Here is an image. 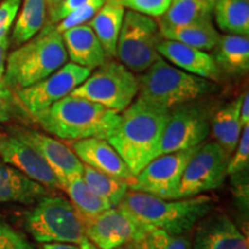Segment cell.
<instances>
[{
  "label": "cell",
  "instance_id": "cell-26",
  "mask_svg": "<svg viewBox=\"0 0 249 249\" xmlns=\"http://www.w3.org/2000/svg\"><path fill=\"white\" fill-rule=\"evenodd\" d=\"M48 18L46 0H23L22 8L17 15L9 44L15 49L36 36L44 27Z\"/></svg>",
  "mask_w": 249,
  "mask_h": 249
},
{
  "label": "cell",
  "instance_id": "cell-20",
  "mask_svg": "<svg viewBox=\"0 0 249 249\" xmlns=\"http://www.w3.org/2000/svg\"><path fill=\"white\" fill-rule=\"evenodd\" d=\"M49 189L0 158V203L34 204Z\"/></svg>",
  "mask_w": 249,
  "mask_h": 249
},
{
  "label": "cell",
  "instance_id": "cell-18",
  "mask_svg": "<svg viewBox=\"0 0 249 249\" xmlns=\"http://www.w3.org/2000/svg\"><path fill=\"white\" fill-rule=\"evenodd\" d=\"M157 51L160 57L172 62L174 66L179 67V70L193 75L213 82H218L222 77V73L218 70L213 55L208 54L205 51L164 38L158 43Z\"/></svg>",
  "mask_w": 249,
  "mask_h": 249
},
{
  "label": "cell",
  "instance_id": "cell-22",
  "mask_svg": "<svg viewBox=\"0 0 249 249\" xmlns=\"http://www.w3.org/2000/svg\"><path fill=\"white\" fill-rule=\"evenodd\" d=\"M241 96L220 107L210 120V133L214 142L231 156L238 144L244 127L240 124Z\"/></svg>",
  "mask_w": 249,
  "mask_h": 249
},
{
  "label": "cell",
  "instance_id": "cell-29",
  "mask_svg": "<svg viewBox=\"0 0 249 249\" xmlns=\"http://www.w3.org/2000/svg\"><path fill=\"white\" fill-rule=\"evenodd\" d=\"M70 196L71 203L75 208L82 219H88L97 216L103 211L110 209V205L102 200L89 188L82 176L74 177L68 180L62 187Z\"/></svg>",
  "mask_w": 249,
  "mask_h": 249
},
{
  "label": "cell",
  "instance_id": "cell-3",
  "mask_svg": "<svg viewBox=\"0 0 249 249\" xmlns=\"http://www.w3.org/2000/svg\"><path fill=\"white\" fill-rule=\"evenodd\" d=\"M214 200L208 195L179 200H164L145 193L129 191L118 207L144 225L172 235L189 233L213 209Z\"/></svg>",
  "mask_w": 249,
  "mask_h": 249
},
{
  "label": "cell",
  "instance_id": "cell-45",
  "mask_svg": "<svg viewBox=\"0 0 249 249\" xmlns=\"http://www.w3.org/2000/svg\"><path fill=\"white\" fill-rule=\"evenodd\" d=\"M105 4H113V5H121L123 6L124 0H104ZM124 7V6H123Z\"/></svg>",
  "mask_w": 249,
  "mask_h": 249
},
{
  "label": "cell",
  "instance_id": "cell-25",
  "mask_svg": "<svg viewBox=\"0 0 249 249\" xmlns=\"http://www.w3.org/2000/svg\"><path fill=\"white\" fill-rule=\"evenodd\" d=\"M160 31L164 39L182 43L205 52L213 50L220 38L219 33L213 27V21H203L179 27L160 28Z\"/></svg>",
  "mask_w": 249,
  "mask_h": 249
},
{
  "label": "cell",
  "instance_id": "cell-43",
  "mask_svg": "<svg viewBox=\"0 0 249 249\" xmlns=\"http://www.w3.org/2000/svg\"><path fill=\"white\" fill-rule=\"evenodd\" d=\"M62 1H64V0H46V6H48V14L51 13L52 11H54V9L57 8Z\"/></svg>",
  "mask_w": 249,
  "mask_h": 249
},
{
  "label": "cell",
  "instance_id": "cell-36",
  "mask_svg": "<svg viewBox=\"0 0 249 249\" xmlns=\"http://www.w3.org/2000/svg\"><path fill=\"white\" fill-rule=\"evenodd\" d=\"M88 0H64L54 11L49 13V24H55L62 18H65L68 14L81 7Z\"/></svg>",
  "mask_w": 249,
  "mask_h": 249
},
{
  "label": "cell",
  "instance_id": "cell-1",
  "mask_svg": "<svg viewBox=\"0 0 249 249\" xmlns=\"http://www.w3.org/2000/svg\"><path fill=\"white\" fill-rule=\"evenodd\" d=\"M171 110L138 98L120 114L107 141L126 161L134 176L158 157Z\"/></svg>",
  "mask_w": 249,
  "mask_h": 249
},
{
  "label": "cell",
  "instance_id": "cell-19",
  "mask_svg": "<svg viewBox=\"0 0 249 249\" xmlns=\"http://www.w3.org/2000/svg\"><path fill=\"white\" fill-rule=\"evenodd\" d=\"M61 36L68 58L73 64L93 71L107 60L97 36L88 24L71 28Z\"/></svg>",
  "mask_w": 249,
  "mask_h": 249
},
{
  "label": "cell",
  "instance_id": "cell-16",
  "mask_svg": "<svg viewBox=\"0 0 249 249\" xmlns=\"http://www.w3.org/2000/svg\"><path fill=\"white\" fill-rule=\"evenodd\" d=\"M71 150L83 165L108 176L116 177L129 183L134 182L135 176L116 149L103 139H85L71 143Z\"/></svg>",
  "mask_w": 249,
  "mask_h": 249
},
{
  "label": "cell",
  "instance_id": "cell-9",
  "mask_svg": "<svg viewBox=\"0 0 249 249\" xmlns=\"http://www.w3.org/2000/svg\"><path fill=\"white\" fill-rule=\"evenodd\" d=\"M200 145L156 157L136 174L129 189L164 200H178L183 171Z\"/></svg>",
  "mask_w": 249,
  "mask_h": 249
},
{
  "label": "cell",
  "instance_id": "cell-41",
  "mask_svg": "<svg viewBox=\"0 0 249 249\" xmlns=\"http://www.w3.org/2000/svg\"><path fill=\"white\" fill-rule=\"evenodd\" d=\"M15 230L12 229V227L5 222L4 218L0 216V241H2L6 238H8V236L13 234Z\"/></svg>",
  "mask_w": 249,
  "mask_h": 249
},
{
  "label": "cell",
  "instance_id": "cell-31",
  "mask_svg": "<svg viewBox=\"0 0 249 249\" xmlns=\"http://www.w3.org/2000/svg\"><path fill=\"white\" fill-rule=\"evenodd\" d=\"M104 0H88L86 4H83L74 12H71V14H68L66 18H62L58 23L53 24L55 30L62 34L64 31L71 29V28L87 24L93 18V15L104 6Z\"/></svg>",
  "mask_w": 249,
  "mask_h": 249
},
{
  "label": "cell",
  "instance_id": "cell-33",
  "mask_svg": "<svg viewBox=\"0 0 249 249\" xmlns=\"http://www.w3.org/2000/svg\"><path fill=\"white\" fill-rule=\"evenodd\" d=\"M27 114L13 90L6 86L0 87V124L8 123Z\"/></svg>",
  "mask_w": 249,
  "mask_h": 249
},
{
  "label": "cell",
  "instance_id": "cell-34",
  "mask_svg": "<svg viewBox=\"0 0 249 249\" xmlns=\"http://www.w3.org/2000/svg\"><path fill=\"white\" fill-rule=\"evenodd\" d=\"M171 1L172 0H124L123 6L147 17L160 18L169 8Z\"/></svg>",
  "mask_w": 249,
  "mask_h": 249
},
{
  "label": "cell",
  "instance_id": "cell-4",
  "mask_svg": "<svg viewBox=\"0 0 249 249\" xmlns=\"http://www.w3.org/2000/svg\"><path fill=\"white\" fill-rule=\"evenodd\" d=\"M67 60L61 34L53 24L48 23L36 36L7 55L4 82L17 92L46 79Z\"/></svg>",
  "mask_w": 249,
  "mask_h": 249
},
{
  "label": "cell",
  "instance_id": "cell-12",
  "mask_svg": "<svg viewBox=\"0 0 249 249\" xmlns=\"http://www.w3.org/2000/svg\"><path fill=\"white\" fill-rule=\"evenodd\" d=\"M91 71L79 65L65 64L40 82L15 92L24 111L33 117L71 95L90 75Z\"/></svg>",
  "mask_w": 249,
  "mask_h": 249
},
{
  "label": "cell",
  "instance_id": "cell-14",
  "mask_svg": "<svg viewBox=\"0 0 249 249\" xmlns=\"http://www.w3.org/2000/svg\"><path fill=\"white\" fill-rule=\"evenodd\" d=\"M7 133L27 143L42 156L57 177L61 189L70 179L82 176L85 165L74 154L70 145L64 144L59 140L45 135L38 130L26 127L9 126Z\"/></svg>",
  "mask_w": 249,
  "mask_h": 249
},
{
  "label": "cell",
  "instance_id": "cell-11",
  "mask_svg": "<svg viewBox=\"0 0 249 249\" xmlns=\"http://www.w3.org/2000/svg\"><path fill=\"white\" fill-rule=\"evenodd\" d=\"M209 108L201 105H180L171 110L165 126L158 156L197 147L210 135Z\"/></svg>",
  "mask_w": 249,
  "mask_h": 249
},
{
  "label": "cell",
  "instance_id": "cell-39",
  "mask_svg": "<svg viewBox=\"0 0 249 249\" xmlns=\"http://www.w3.org/2000/svg\"><path fill=\"white\" fill-rule=\"evenodd\" d=\"M240 124L242 127L249 126V92L241 95L240 103Z\"/></svg>",
  "mask_w": 249,
  "mask_h": 249
},
{
  "label": "cell",
  "instance_id": "cell-23",
  "mask_svg": "<svg viewBox=\"0 0 249 249\" xmlns=\"http://www.w3.org/2000/svg\"><path fill=\"white\" fill-rule=\"evenodd\" d=\"M124 15V7L121 5L104 4L87 23L97 36L107 58L116 57L117 43L123 26Z\"/></svg>",
  "mask_w": 249,
  "mask_h": 249
},
{
  "label": "cell",
  "instance_id": "cell-15",
  "mask_svg": "<svg viewBox=\"0 0 249 249\" xmlns=\"http://www.w3.org/2000/svg\"><path fill=\"white\" fill-rule=\"evenodd\" d=\"M0 158L48 189H61L57 177L42 156L7 132H0Z\"/></svg>",
  "mask_w": 249,
  "mask_h": 249
},
{
  "label": "cell",
  "instance_id": "cell-10",
  "mask_svg": "<svg viewBox=\"0 0 249 249\" xmlns=\"http://www.w3.org/2000/svg\"><path fill=\"white\" fill-rule=\"evenodd\" d=\"M230 155L217 142H203L187 164L180 181L179 198H188L219 188L226 178Z\"/></svg>",
  "mask_w": 249,
  "mask_h": 249
},
{
  "label": "cell",
  "instance_id": "cell-24",
  "mask_svg": "<svg viewBox=\"0 0 249 249\" xmlns=\"http://www.w3.org/2000/svg\"><path fill=\"white\" fill-rule=\"evenodd\" d=\"M216 0H172L166 12L160 18V28L185 26L211 21Z\"/></svg>",
  "mask_w": 249,
  "mask_h": 249
},
{
  "label": "cell",
  "instance_id": "cell-21",
  "mask_svg": "<svg viewBox=\"0 0 249 249\" xmlns=\"http://www.w3.org/2000/svg\"><path fill=\"white\" fill-rule=\"evenodd\" d=\"M213 60L220 73L232 77L244 76L249 71V38L248 36H220L214 46Z\"/></svg>",
  "mask_w": 249,
  "mask_h": 249
},
{
  "label": "cell",
  "instance_id": "cell-6",
  "mask_svg": "<svg viewBox=\"0 0 249 249\" xmlns=\"http://www.w3.org/2000/svg\"><path fill=\"white\" fill-rule=\"evenodd\" d=\"M24 227L40 244L79 245L86 236L85 223L73 204L59 195H45L24 217Z\"/></svg>",
  "mask_w": 249,
  "mask_h": 249
},
{
  "label": "cell",
  "instance_id": "cell-2",
  "mask_svg": "<svg viewBox=\"0 0 249 249\" xmlns=\"http://www.w3.org/2000/svg\"><path fill=\"white\" fill-rule=\"evenodd\" d=\"M45 132L66 141L85 139L107 140L120 114L88 99L68 95L49 108L34 114Z\"/></svg>",
  "mask_w": 249,
  "mask_h": 249
},
{
  "label": "cell",
  "instance_id": "cell-7",
  "mask_svg": "<svg viewBox=\"0 0 249 249\" xmlns=\"http://www.w3.org/2000/svg\"><path fill=\"white\" fill-rule=\"evenodd\" d=\"M139 92L138 77L123 64L107 60L81 85L71 96L88 99L120 113L132 104Z\"/></svg>",
  "mask_w": 249,
  "mask_h": 249
},
{
  "label": "cell",
  "instance_id": "cell-5",
  "mask_svg": "<svg viewBox=\"0 0 249 249\" xmlns=\"http://www.w3.org/2000/svg\"><path fill=\"white\" fill-rule=\"evenodd\" d=\"M143 73L138 77V98L167 110L188 104L217 90L209 80L179 70L161 57Z\"/></svg>",
  "mask_w": 249,
  "mask_h": 249
},
{
  "label": "cell",
  "instance_id": "cell-27",
  "mask_svg": "<svg viewBox=\"0 0 249 249\" xmlns=\"http://www.w3.org/2000/svg\"><path fill=\"white\" fill-rule=\"evenodd\" d=\"M213 15L218 28L229 35H249V0H216Z\"/></svg>",
  "mask_w": 249,
  "mask_h": 249
},
{
  "label": "cell",
  "instance_id": "cell-13",
  "mask_svg": "<svg viewBox=\"0 0 249 249\" xmlns=\"http://www.w3.org/2000/svg\"><path fill=\"white\" fill-rule=\"evenodd\" d=\"M86 236L98 249H114L145 238L150 226L144 225L120 207L110 208L97 216L83 219Z\"/></svg>",
  "mask_w": 249,
  "mask_h": 249
},
{
  "label": "cell",
  "instance_id": "cell-32",
  "mask_svg": "<svg viewBox=\"0 0 249 249\" xmlns=\"http://www.w3.org/2000/svg\"><path fill=\"white\" fill-rule=\"evenodd\" d=\"M249 166V126L244 127L238 144L230 156L226 167V176H235L247 171Z\"/></svg>",
  "mask_w": 249,
  "mask_h": 249
},
{
  "label": "cell",
  "instance_id": "cell-8",
  "mask_svg": "<svg viewBox=\"0 0 249 249\" xmlns=\"http://www.w3.org/2000/svg\"><path fill=\"white\" fill-rule=\"evenodd\" d=\"M163 38L154 18L133 11L124 12L116 57L133 73H143L160 57L157 45Z\"/></svg>",
  "mask_w": 249,
  "mask_h": 249
},
{
  "label": "cell",
  "instance_id": "cell-17",
  "mask_svg": "<svg viewBox=\"0 0 249 249\" xmlns=\"http://www.w3.org/2000/svg\"><path fill=\"white\" fill-rule=\"evenodd\" d=\"M195 227L192 249H248L247 238L225 213H210Z\"/></svg>",
  "mask_w": 249,
  "mask_h": 249
},
{
  "label": "cell",
  "instance_id": "cell-38",
  "mask_svg": "<svg viewBox=\"0 0 249 249\" xmlns=\"http://www.w3.org/2000/svg\"><path fill=\"white\" fill-rule=\"evenodd\" d=\"M9 44V37L6 36L2 39H0V87L6 86L4 82L5 70H6V60H7V51Z\"/></svg>",
  "mask_w": 249,
  "mask_h": 249
},
{
  "label": "cell",
  "instance_id": "cell-44",
  "mask_svg": "<svg viewBox=\"0 0 249 249\" xmlns=\"http://www.w3.org/2000/svg\"><path fill=\"white\" fill-rule=\"evenodd\" d=\"M81 246H82V247H83V249H98L97 247H96V246L95 245H93L92 244V242L91 241H90L89 240V239L88 238H86L85 239V240H83L82 242H81V244H80Z\"/></svg>",
  "mask_w": 249,
  "mask_h": 249
},
{
  "label": "cell",
  "instance_id": "cell-37",
  "mask_svg": "<svg viewBox=\"0 0 249 249\" xmlns=\"http://www.w3.org/2000/svg\"><path fill=\"white\" fill-rule=\"evenodd\" d=\"M0 249H34L22 233L15 231L8 238L0 241Z\"/></svg>",
  "mask_w": 249,
  "mask_h": 249
},
{
  "label": "cell",
  "instance_id": "cell-30",
  "mask_svg": "<svg viewBox=\"0 0 249 249\" xmlns=\"http://www.w3.org/2000/svg\"><path fill=\"white\" fill-rule=\"evenodd\" d=\"M144 242L148 249H192V236L189 233L172 235L154 227L149 230Z\"/></svg>",
  "mask_w": 249,
  "mask_h": 249
},
{
  "label": "cell",
  "instance_id": "cell-40",
  "mask_svg": "<svg viewBox=\"0 0 249 249\" xmlns=\"http://www.w3.org/2000/svg\"><path fill=\"white\" fill-rule=\"evenodd\" d=\"M42 249H83L80 244H67V242H50L43 244Z\"/></svg>",
  "mask_w": 249,
  "mask_h": 249
},
{
  "label": "cell",
  "instance_id": "cell-42",
  "mask_svg": "<svg viewBox=\"0 0 249 249\" xmlns=\"http://www.w3.org/2000/svg\"><path fill=\"white\" fill-rule=\"evenodd\" d=\"M114 249H148L147 246H145L144 239L140 241H130L127 242V244H124L119 246V247L114 248Z\"/></svg>",
  "mask_w": 249,
  "mask_h": 249
},
{
  "label": "cell",
  "instance_id": "cell-35",
  "mask_svg": "<svg viewBox=\"0 0 249 249\" xmlns=\"http://www.w3.org/2000/svg\"><path fill=\"white\" fill-rule=\"evenodd\" d=\"M22 0H2L0 2V39L8 36Z\"/></svg>",
  "mask_w": 249,
  "mask_h": 249
},
{
  "label": "cell",
  "instance_id": "cell-28",
  "mask_svg": "<svg viewBox=\"0 0 249 249\" xmlns=\"http://www.w3.org/2000/svg\"><path fill=\"white\" fill-rule=\"evenodd\" d=\"M82 178L87 185L111 208H116L129 191V183L116 177L108 176L91 167L83 166Z\"/></svg>",
  "mask_w": 249,
  "mask_h": 249
}]
</instances>
